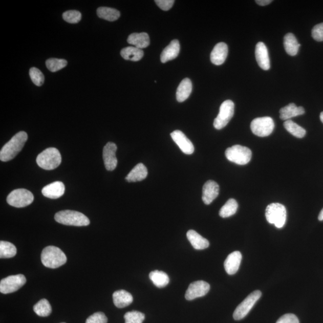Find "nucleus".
Listing matches in <instances>:
<instances>
[{
    "label": "nucleus",
    "instance_id": "26",
    "mask_svg": "<svg viewBox=\"0 0 323 323\" xmlns=\"http://www.w3.org/2000/svg\"><path fill=\"white\" fill-rule=\"evenodd\" d=\"M192 91V83L188 78L184 79L179 84L176 92L177 100L179 102L186 101Z\"/></svg>",
    "mask_w": 323,
    "mask_h": 323
},
{
    "label": "nucleus",
    "instance_id": "24",
    "mask_svg": "<svg viewBox=\"0 0 323 323\" xmlns=\"http://www.w3.org/2000/svg\"><path fill=\"white\" fill-rule=\"evenodd\" d=\"M127 41L129 44L140 49L147 48L150 42L148 34L146 33L131 34Z\"/></svg>",
    "mask_w": 323,
    "mask_h": 323
},
{
    "label": "nucleus",
    "instance_id": "37",
    "mask_svg": "<svg viewBox=\"0 0 323 323\" xmlns=\"http://www.w3.org/2000/svg\"><path fill=\"white\" fill-rule=\"evenodd\" d=\"M30 76L32 81L37 87H41L45 82V76L41 71L35 67L30 70Z\"/></svg>",
    "mask_w": 323,
    "mask_h": 323
},
{
    "label": "nucleus",
    "instance_id": "16",
    "mask_svg": "<svg viewBox=\"0 0 323 323\" xmlns=\"http://www.w3.org/2000/svg\"><path fill=\"white\" fill-rule=\"evenodd\" d=\"M255 58L259 67L264 70L270 69L271 63L267 48L263 42H259L255 46Z\"/></svg>",
    "mask_w": 323,
    "mask_h": 323
},
{
    "label": "nucleus",
    "instance_id": "41",
    "mask_svg": "<svg viewBox=\"0 0 323 323\" xmlns=\"http://www.w3.org/2000/svg\"><path fill=\"white\" fill-rule=\"evenodd\" d=\"M155 3L160 9L164 10V11H168L172 8L175 1L174 0H156Z\"/></svg>",
    "mask_w": 323,
    "mask_h": 323
},
{
    "label": "nucleus",
    "instance_id": "28",
    "mask_svg": "<svg viewBox=\"0 0 323 323\" xmlns=\"http://www.w3.org/2000/svg\"><path fill=\"white\" fill-rule=\"evenodd\" d=\"M120 55L125 60L136 62L143 58L144 52L142 51V49L134 47V46H129V47L123 48L120 52Z\"/></svg>",
    "mask_w": 323,
    "mask_h": 323
},
{
    "label": "nucleus",
    "instance_id": "14",
    "mask_svg": "<svg viewBox=\"0 0 323 323\" xmlns=\"http://www.w3.org/2000/svg\"><path fill=\"white\" fill-rule=\"evenodd\" d=\"M174 141L178 145L184 154H192L195 150L194 145L182 131L176 130L171 134Z\"/></svg>",
    "mask_w": 323,
    "mask_h": 323
},
{
    "label": "nucleus",
    "instance_id": "13",
    "mask_svg": "<svg viewBox=\"0 0 323 323\" xmlns=\"http://www.w3.org/2000/svg\"><path fill=\"white\" fill-rule=\"evenodd\" d=\"M118 147L114 143L109 142L103 149V159H104L105 168L108 171H113L118 165V159H117L116 153Z\"/></svg>",
    "mask_w": 323,
    "mask_h": 323
},
{
    "label": "nucleus",
    "instance_id": "38",
    "mask_svg": "<svg viewBox=\"0 0 323 323\" xmlns=\"http://www.w3.org/2000/svg\"><path fill=\"white\" fill-rule=\"evenodd\" d=\"M63 20L70 24H77L81 19V14L77 10H69L62 14Z\"/></svg>",
    "mask_w": 323,
    "mask_h": 323
},
{
    "label": "nucleus",
    "instance_id": "20",
    "mask_svg": "<svg viewBox=\"0 0 323 323\" xmlns=\"http://www.w3.org/2000/svg\"><path fill=\"white\" fill-rule=\"evenodd\" d=\"M180 45L178 40H174L164 49L161 55V61L166 63L176 59L179 56Z\"/></svg>",
    "mask_w": 323,
    "mask_h": 323
},
{
    "label": "nucleus",
    "instance_id": "17",
    "mask_svg": "<svg viewBox=\"0 0 323 323\" xmlns=\"http://www.w3.org/2000/svg\"><path fill=\"white\" fill-rule=\"evenodd\" d=\"M228 54V47L225 42H219L211 53V61L216 66H221L226 61Z\"/></svg>",
    "mask_w": 323,
    "mask_h": 323
},
{
    "label": "nucleus",
    "instance_id": "44",
    "mask_svg": "<svg viewBox=\"0 0 323 323\" xmlns=\"http://www.w3.org/2000/svg\"><path fill=\"white\" fill-rule=\"evenodd\" d=\"M318 220L319 221H323V208L322 209V210L321 211V212H319V214L318 216Z\"/></svg>",
    "mask_w": 323,
    "mask_h": 323
},
{
    "label": "nucleus",
    "instance_id": "9",
    "mask_svg": "<svg viewBox=\"0 0 323 323\" xmlns=\"http://www.w3.org/2000/svg\"><path fill=\"white\" fill-rule=\"evenodd\" d=\"M261 296V291L255 290L252 292L237 307L233 312V318L235 320H241L246 317Z\"/></svg>",
    "mask_w": 323,
    "mask_h": 323
},
{
    "label": "nucleus",
    "instance_id": "5",
    "mask_svg": "<svg viewBox=\"0 0 323 323\" xmlns=\"http://www.w3.org/2000/svg\"><path fill=\"white\" fill-rule=\"evenodd\" d=\"M265 216L270 224L274 225L276 228H282L285 226L287 219L286 208L279 203L269 204L266 209Z\"/></svg>",
    "mask_w": 323,
    "mask_h": 323
},
{
    "label": "nucleus",
    "instance_id": "33",
    "mask_svg": "<svg viewBox=\"0 0 323 323\" xmlns=\"http://www.w3.org/2000/svg\"><path fill=\"white\" fill-rule=\"evenodd\" d=\"M284 126L289 133L297 138H303L307 133L306 130L304 129L303 127L298 125L297 123L291 120H286L284 123Z\"/></svg>",
    "mask_w": 323,
    "mask_h": 323
},
{
    "label": "nucleus",
    "instance_id": "10",
    "mask_svg": "<svg viewBox=\"0 0 323 323\" xmlns=\"http://www.w3.org/2000/svg\"><path fill=\"white\" fill-rule=\"evenodd\" d=\"M234 108L235 105L231 100H226L222 103L219 115L214 121V126L216 130H222L228 125L233 118Z\"/></svg>",
    "mask_w": 323,
    "mask_h": 323
},
{
    "label": "nucleus",
    "instance_id": "42",
    "mask_svg": "<svg viewBox=\"0 0 323 323\" xmlns=\"http://www.w3.org/2000/svg\"><path fill=\"white\" fill-rule=\"evenodd\" d=\"M276 323H299V321L295 315L287 314L283 315Z\"/></svg>",
    "mask_w": 323,
    "mask_h": 323
},
{
    "label": "nucleus",
    "instance_id": "29",
    "mask_svg": "<svg viewBox=\"0 0 323 323\" xmlns=\"http://www.w3.org/2000/svg\"><path fill=\"white\" fill-rule=\"evenodd\" d=\"M149 277L154 285L159 288H162L167 286L169 283L168 275L163 271L158 270L152 271L149 274Z\"/></svg>",
    "mask_w": 323,
    "mask_h": 323
},
{
    "label": "nucleus",
    "instance_id": "40",
    "mask_svg": "<svg viewBox=\"0 0 323 323\" xmlns=\"http://www.w3.org/2000/svg\"><path fill=\"white\" fill-rule=\"evenodd\" d=\"M312 36L316 41H323V23L316 25L312 30Z\"/></svg>",
    "mask_w": 323,
    "mask_h": 323
},
{
    "label": "nucleus",
    "instance_id": "18",
    "mask_svg": "<svg viewBox=\"0 0 323 323\" xmlns=\"http://www.w3.org/2000/svg\"><path fill=\"white\" fill-rule=\"evenodd\" d=\"M65 189V185L62 182H55L44 187L41 192L45 197L56 200L64 194Z\"/></svg>",
    "mask_w": 323,
    "mask_h": 323
},
{
    "label": "nucleus",
    "instance_id": "19",
    "mask_svg": "<svg viewBox=\"0 0 323 323\" xmlns=\"http://www.w3.org/2000/svg\"><path fill=\"white\" fill-rule=\"evenodd\" d=\"M241 261H242V254L240 251H234L227 257L224 266L225 271L229 275L236 274L240 268Z\"/></svg>",
    "mask_w": 323,
    "mask_h": 323
},
{
    "label": "nucleus",
    "instance_id": "7",
    "mask_svg": "<svg viewBox=\"0 0 323 323\" xmlns=\"http://www.w3.org/2000/svg\"><path fill=\"white\" fill-rule=\"evenodd\" d=\"M34 201V195L30 191L25 189H15L12 191L7 198V202L12 207L16 208L26 207Z\"/></svg>",
    "mask_w": 323,
    "mask_h": 323
},
{
    "label": "nucleus",
    "instance_id": "43",
    "mask_svg": "<svg viewBox=\"0 0 323 323\" xmlns=\"http://www.w3.org/2000/svg\"><path fill=\"white\" fill-rule=\"evenodd\" d=\"M255 3L259 5L265 6L270 4L272 3V0H257Z\"/></svg>",
    "mask_w": 323,
    "mask_h": 323
},
{
    "label": "nucleus",
    "instance_id": "32",
    "mask_svg": "<svg viewBox=\"0 0 323 323\" xmlns=\"http://www.w3.org/2000/svg\"><path fill=\"white\" fill-rule=\"evenodd\" d=\"M17 249L15 246L8 241L0 242V258H12L15 256Z\"/></svg>",
    "mask_w": 323,
    "mask_h": 323
},
{
    "label": "nucleus",
    "instance_id": "27",
    "mask_svg": "<svg viewBox=\"0 0 323 323\" xmlns=\"http://www.w3.org/2000/svg\"><path fill=\"white\" fill-rule=\"evenodd\" d=\"M284 46L287 53L290 56H295L299 51L300 45L293 34L288 33L284 37Z\"/></svg>",
    "mask_w": 323,
    "mask_h": 323
},
{
    "label": "nucleus",
    "instance_id": "23",
    "mask_svg": "<svg viewBox=\"0 0 323 323\" xmlns=\"http://www.w3.org/2000/svg\"><path fill=\"white\" fill-rule=\"evenodd\" d=\"M187 238L195 249L204 250L209 246V241L194 230H189L187 232Z\"/></svg>",
    "mask_w": 323,
    "mask_h": 323
},
{
    "label": "nucleus",
    "instance_id": "2",
    "mask_svg": "<svg viewBox=\"0 0 323 323\" xmlns=\"http://www.w3.org/2000/svg\"><path fill=\"white\" fill-rule=\"evenodd\" d=\"M42 264L46 267L55 269L60 267L67 262V256L60 248L55 246H48L44 248L41 255Z\"/></svg>",
    "mask_w": 323,
    "mask_h": 323
},
{
    "label": "nucleus",
    "instance_id": "39",
    "mask_svg": "<svg viewBox=\"0 0 323 323\" xmlns=\"http://www.w3.org/2000/svg\"><path fill=\"white\" fill-rule=\"evenodd\" d=\"M107 321L108 318L106 315L102 312H98L89 317L86 323H106Z\"/></svg>",
    "mask_w": 323,
    "mask_h": 323
},
{
    "label": "nucleus",
    "instance_id": "22",
    "mask_svg": "<svg viewBox=\"0 0 323 323\" xmlns=\"http://www.w3.org/2000/svg\"><path fill=\"white\" fill-rule=\"evenodd\" d=\"M113 303L117 308H123L129 306L133 303L132 294L125 290L116 291L113 294Z\"/></svg>",
    "mask_w": 323,
    "mask_h": 323
},
{
    "label": "nucleus",
    "instance_id": "45",
    "mask_svg": "<svg viewBox=\"0 0 323 323\" xmlns=\"http://www.w3.org/2000/svg\"><path fill=\"white\" fill-rule=\"evenodd\" d=\"M319 118H320L321 121L323 123V112L321 113L320 116H319Z\"/></svg>",
    "mask_w": 323,
    "mask_h": 323
},
{
    "label": "nucleus",
    "instance_id": "4",
    "mask_svg": "<svg viewBox=\"0 0 323 323\" xmlns=\"http://www.w3.org/2000/svg\"><path fill=\"white\" fill-rule=\"evenodd\" d=\"M61 155L57 148H46L37 156L36 161L40 168L45 170H53L61 164Z\"/></svg>",
    "mask_w": 323,
    "mask_h": 323
},
{
    "label": "nucleus",
    "instance_id": "31",
    "mask_svg": "<svg viewBox=\"0 0 323 323\" xmlns=\"http://www.w3.org/2000/svg\"><path fill=\"white\" fill-rule=\"evenodd\" d=\"M238 208L239 204L234 199H230L220 210L219 215L222 218H229L235 214Z\"/></svg>",
    "mask_w": 323,
    "mask_h": 323
},
{
    "label": "nucleus",
    "instance_id": "34",
    "mask_svg": "<svg viewBox=\"0 0 323 323\" xmlns=\"http://www.w3.org/2000/svg\"><path fill=\"white\" fill-rule=\"evenodd\" d=\"M35 313L40 317H48L52 312V307L49 301L41 299L35 304L33 308Z\"/></svg>",
    "mask_w": 323,
    "mask_h": 323
},
{
    "label": "nucleus",
    "instance_id": "8",
    "mask_svg": "<svg viewBox=\"0 0 323 323\" xmlns=\"http://www.w3.org/2000/svg\"><path fill=\"white\" fill-rule=\"evenodd\" d=\"M251 130L255 136L265 137L270 136L274 131L275 124L270 117L254 119L251 123Z\"/></svg>",
    "mask_w": 323,
    "mask_h": 323
},
{
    "label": "nucleus",
    "instance_id": "6",
    "mask_svg": "<svg viewBox=\"0 0 323 323\" xmlns=\"http://www.w3.org/2000/svg\"><path fill=\"white\" fill-rule=\"evenodd\" d=\"M225 155L229 161L238 165H244L250 162L252 152L247 147L235 145L226 149Z\"/></svg>",
    "mask_w": 323,
    "mask_h": 323
},
{
    "label": "nucleus",
    "instance_id": "15",
    "mask_svg": "<svg viewBox=\"0 0 323 323\" xmlns=\"http://www.w3.org/2000/svg\"><path fill=\"white\" fill-rule=\"evenodd\" d=\"M219 186L214 181L208 180L202 189V201L206 205H209L219 196Z\"/></svg>",
    "mask_w": 323,
    "mask_h": 323
},
{
    "label": "nucleus",
    "instance_id": "35",
    "mask_svg": "<svg viewBox=\"0 0 323 323\" xmlns=\"http://www.w3.org/2000/svg\"><path fill=\"white\" fill-rule=\"evenodd\" d=\"M67 61L65 59L50 58L46 62V67L51 72L55 73L61 70L67 66Z\"/></svg>",
    "mask_w": 323,
    "mask_h": 323
},
{
    "label": "nucleus",
    "instance_id": "11",
    "mask_svg": "<svg viewBox=\"0 0 323 323\" xmlns=\"http://www.w3.org/2000/svg\"><path fill=\"white\" fill-rule=\"evenodd\" d=\"M26 282V276L23 274L8 276L0 282V292L3 294L15 292L24 286Z\"/></svg>",
    "mask_w": 323,
    "mask_h": 323
},
{
    "label": "nucleus",
    "instance_id": "46",
    "mask_svg": "<svg viewBox=\"0 0 323 323\" xmlns=\"http://www.w3.org/2000/svg\"><path fill=\"white\" fill-rule=\"evenodd\" d=\"M62 323H65V322H62Z\"/></svg>",
    "mask_w": 323,
    "mask_h": 323
},
{
    "label": "nucleus",
    "instance_id": "1",
    "mask_svg": "<svg viewBox=\"0 0 323 323\" xmlns=\"http://www.w3.org/2000/svg\"><path fill=\"white\" fill-rule=\"evenodd\" d=\"M28 140V135L24 131L17 133L7 143L0 152V159L3 162H8L15 158L22 150Z\"/></svg>",
    "mask_w": 323,
    "mask_h": 323
},
{
    "label": "nucleus",
    "instance_id": "30",
    "mask_svg": "<svg viewBox=\"0 0 323 323\" xmlns=\"http://www.w3.org/2000/svg\"><path fill=\"white\" fill-rule=\"evenodd\" d=\"M97 15L99 18L106 20L115 21L119 18L120 13L118 10L106 7H101L97 10Z\"/></svg>",
    "mask_w": 323,
    "mask_h": 323
},
{
    "label": "nucleus",
    "instance_id": "12",
    "mask_svg": "<svg viewBox=\"0 0 323 323\" xmlns=\"http://www.w3.org/2000/svg\"><path fill=\"white\" fill-rule=\"evenodd\" d=\"M210 286L204 281H197L191 283L186 291L185 297L187 300H192L198 297H203L207 294Z\"/></svg>",
    "mask_w": 323,
    "mask_h": 323
},
{
    "label": "nucleus",
    "instance_id": "25",
    "mask_svg": "<svg viewBox=\"0 0 323 323\" xmlns=\"http://www.w3.org/2000/svg\"><path fill=\"white\" fill-rule=\"evenodd\" d=\"M148 175L147 169L143 164H138L131 170L126 177V180L128 182H137L146 178Z\"/></svg>",
    "mask_w": 323,
    "mask_h": 323
},
{
    "label": "nucleus",
    "instance_id": "3",
    "mask_svg": "<svg viewBox=\"0 0 323 323\" xmlns=\"http://www.w3.org/2000/svg\"><path fill=\"white\" fill-rule=\"evenodd\" d=\"M56 222L67 226H86L90 224V221L82 213L76 211L63 210L55 216Z\"/></svg>",
    "mask_w": 323,
    "mask_h": 323
},
{
    "label": "nucleus",
    "instance_id": "36",
    "mask_svg": "<svg viewBox=\"0 0 323 323\" xmlns=\"http://www.w3.org/2000/svg\"><path fill=\"white\" fill-rule=\"evenodd\" d=\"M125 323H143L145 319V315L137 311L127 312L124 315Z\"/></svg>",
    "mask_w": 323,
    "mask_h": 323
},
{
    "label": "nucleus",
    "instance_id": "21",
    "mask_svg": "<svg viewBox=\"0 0 323 323\" xmlns=\"http://www.w3.org/2000/svg\"><path fill=\"white\" fill-rule=\"evenodd\" d=\"M305 112L303 106H297L294 103H290L288 105L280 109L279 118L286 121L294 117L303 115Z\"/></svg>",
    "mask_w": 323,
    "mask_h": 323
}]
</instances>
